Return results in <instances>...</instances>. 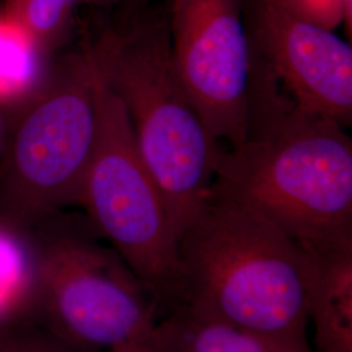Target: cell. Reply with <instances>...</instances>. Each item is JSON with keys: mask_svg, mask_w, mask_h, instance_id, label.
<instances>
[{"mask_svg": "<svg viewBox=\"0 0 352 352\" xmlns=\"http://www.w3.org/2000/svg\"><path fill=\"white\" fill-rule=\"evenodd\" d=\"M244 17L254 55L295 104L351 126V42L277 0H244Z\"/></svg>", "mask_w": 352, "mask_h": 352, "instance_id": "8", "label": "cell"}, {"mask_svg": "<svg viewBox=\"0 0 352 352\" xmlns=\"http://www.w3.org/2000/svg\"><path fill=\"white\" fill-rule=\"evenodd\" d=\"M289 12L304 20L322 26L327 30H336L346 26L347 37L351 41L352 0H277Z\"/></svg>", "mask_w": 352, "mask_h": 352, "instance_id": "14", "label": "cell"}, {"mask_svg": "<svg viewBox=\"0 0 352 352\" xmlns=\"http://www.w3.org/2000/svg\"><path fill=\"white\" fill-rule=\"evenodd\" d=\"M106 11L110 16L85 41L102 80L126 109L180 238L209 195L223 146L176 75L167 7L119 0Z\"/></svg>", "mask_w": 352, "mask_h": 352, "instance_id": "2", "label": "cell"}, {"mask_svg": "<svg viewBox=\"0 0 352 352\" xmlns=\"http://www.w3.org/2000/svg\"><path fill=\"white\" fill-rule=\"evenodd\" d=\"M0 352H77L38 325L19 320L0 324Z\"/></svg>", "mask_w": 352, "mask_h": 352, "instance_id": "13", "label": "cell"}, {"mask_svg": "<svg viewBox=\"0 0 352 352\" xmlns=\"http://www.w3.org/2000/svg\"><path fill=\"white\" fill-rule=\"evenodd\" d=\"M78 206L91 228L155 294L164 317L183 302L179 235L126 109L100 74L97 132Z\"/></svg>", "mask_w": 352, "mask_h": 352, "instance_id": "6", "label": "cell"}, {"mask_svg": "<svg viewBox=\"0 0 352 352\" xmlns=\"http://www.w3.org/2000/svg\"><path fill=\"white\" fill-rule=\"evenodd\" d=\"M6 131H4V123H3V116L0 113V151L4 149V145H6Z\"/></svg>", "mask_w": 352, "mask_h": 352, "instance_id": "17", "label": "cell"}, {"mask_svg": "<svg viewBox=\"0 0 352 352\" xmlns=\"http://www.w3.org/2000/svg\"><path fill=\"white\" fill-rule=\"evenodd\" d=\"M77 6V0H4L3 16L49 55L69 36Z\"/></svg>", "mask_w": 352, "mask_h": 352, "instance_id": "12", "label": "cell"}, {"mask_svg": "<svg viewBox=\"0 0 352 352\" xmlns=\"http://www.w3.org/2000/svg\"><path fill=\"white\" fill-rule=\"evenodd\" d=\"M104 352H161L151 342V337L145 340H135L116 346Z\"/></svg>", "mask_w": 352, "mask_h": 352, "instance_id": "15", "label": "cell"}, {"mask_svg": "<svg viewBox=\"0 0 352 352\" xmlns=\"http://www.w3.org/2000/svg\"><path fill=\"white\" fill-rule=\"evenodd\" d=\"M151 340L161 352H289L277 343L179 305L162 317Z\"/></svg>", "mask_w": 352, "mask_h": 352, "instance_id": "10", "label": "cell"}, {"mask_svg": "<svg viewBox=\"0 0 352 352\" xmlns=\"http://www.w3.org/2000/svg\"><path fill=\"white\" fill-rule=\"evenodd\" d=\"M118 1L119 0H77V4L106 11V10H110L111 7H113Z\"/></svg>", "mask_w": 352, "mask_h": 352, "instance_id": "16", "label": "cell"}, {"mask_svg": "<svg viewBox=\"0 0 352 352\" xmlns=\"http://www.w3.org/2000/svg\"><path fill=\"white\" fill-rule=\"evenodd\" d=\"M210 193L254 210L309 256L352 251V140L270 74L254 81L247 139L222 151Z\"/></svg>", "mask_w": 352, "mask_h": 352, "instance_id": "1", "label": "cell"}, {"mask_svg": "<svg viewBox=\"0 0 352 352\" xmlns=\"http://www.w3.org/2000/svg\"><path fill=\"white\" fill-rule=\"evenodd\" d=\"M46 54L0 16V103H20L37 89L49 65Z\"/></svg>", "mask_w": 352, "mask_h": 352, "instance_id": "11", "label": "cell"}, {"mask_svg": "<svg viewBox=\"0 0 352 352\" xmlns=\"http://www.w3.org/2000/svg\"><path fill=\"white\" fill-rule=\"evenodd\" d=\"M176 75L218 142L243 144L250 128L254 54L244 0H170Z\"/></svg>", "mask_w": 352, "mask_h": 352, "instance_id": "7", "label": "cell"}, {"mask_svg": "<svg viewBox=\"0 0 352 352\" xmlns=\"http://www.w3.org/2000/svg\"><path fill=\"white\" fill-rule=\"evenodd\" d=\"M28 244L34 324L77 352H104L149 338L164 317L155 294L91 226L58 219ZM30 234V232H29Z\"/></svg>", "mask_w": 352, "mask_h": 352, "instance_id": "5", "label": "cell"}, {"mask_svg": "<svg viewBox=\"0 0 352 352\" xmlns=\"http://www.w3.org/2000/svg\"><path fill=\"white\" fill-rule=\"evenodd\" d=\"M98 71L87 41L49 65L3 149L0 226L23 235L80 205L97 132Z\"/></svg>", "mask_w": 352, "mask_h": 352, "instance_id": "4", "label": "cell"}, {"mask_svg": "<svg viewBox=\"0 0 352 352\" xmlns=\"http://www.w3.org/2000/svg\"><path fill=\"white\" fill-rule=\"evenodd\" d=\"M183 302L289 352L308 342L309 254L266 218L209 192L179 238Z\"/></svg>", "mask_w": 352, "mask_h": 352, "instance_id": "3", "label": "cell"}, {"mask_svg": "<svg viewBox=\"0 0 352 352\" xmlns=\"http://www.w3.org/2000/svg\"><path fill=\"white\" fill-rule=\"evenodd\" d=\"M308 320L318 352H352V251L309 256Z\"/></svg>", "mask_w": 352, "mask_h": 352, "instance_id": "9", "label": "cell"}]
</instances>
